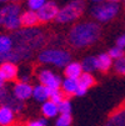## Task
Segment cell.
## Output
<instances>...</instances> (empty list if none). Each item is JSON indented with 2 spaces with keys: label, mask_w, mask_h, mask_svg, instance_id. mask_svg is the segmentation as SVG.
Wrapping results in <instances>:
<instances>
[{
  "label": "cell",
  "mask_w": 125,
  "mask_h": 126,
  "mask_svg": "<svg viewBox=\"0 0 125 126\" xmlns=\"http://www.w3.org/2000/svg\"><path fill=\"white\" fill-rule=\"evenodd\" d=\"M20 21H21V26H24L25 29L35 28V26L39 24V17H38L36 11L26 10V11L21 13V15H20Z\"/></svg>",
  "instance_id": "cell-13"
},
{
  "label": "cell",
  "mask_w": 125,
  "mask_h": 126,
  "mask_svg": "<svg viewBox=\"0 0 125 126\" xmlns=\"http://www.w3.org/2000/svg\"><path fill=\"white\" fill-rule=\"evenodd\" d=\"M101 126H125V107H119L111 112Z\"/></svg>",
  "instance_id": "cell-11"
},
{
  "label": "cell",
  "mask_w": 125,
  "mask_h": 126,
  "mask_svg": "<svg viewBox=\"0 0 125 126\" xmlns=\"http://www.w3.org/2000/svg\"><path fill=\"white\" fill-rule=\"evenodd\" d=\"M96 59H98V70L104 71V73H105V71H108L113 66V64H114V60L109 56L108 52L100 54V55L96 56Z\"/></svg>",
  "instance_id": "cell-18"
},
{
  "label": "cell",
  "mask_w": 125,
  "mask_h": 126,
  "mask_svg": "<svg viewBox=\"0 0 125 126\" xmlns=\"http://www.w3.org/2000/svg\"><path fill=\"white\" fill-rule=\"evenodd\" d=\"M124 5H125V0H124Z\"/></svg>",
  "instance_id": "cell-36"
},
{
  "label": "cell",
  "mask_w": 125,
  "mask_h": 126,
  "mask_svg": "<svg viewBox=\"0 0 125 126\" xmlns=\"http://www.w3.org/2000/svg\"><path fill=\"white\" fill-rule=\"evenodd\" d=\"M91 1H93V3H96V4H101L104 0H91Z\"/></svg>",
  "instance_id": "cell-33"
},
{
  "label": "cell",
  "mask_w": 125,
  "mask_h": 126,
  "mask_svg": "<svg viewBox=\"0 0 125 126\" xmlns=\"http://www.w3.org/2000/svg\"><path fill=\"white\" fill-rule=\"evenodd\" d=\"M14 126H21V125H14Z\"/></svg>",
  "instance_id": "cell-35"
},
{
  "label": "cell",
  "mask_w": 125,
  "mask_h": 126,
  "mask_svg": "<svg viewBox=\"0 0 125 126\" xmlns=\"http://www.w3.org/2000/svg\"><path fill=\"white\" fill-rule=\"evenodd\" d=\"M38 60L41 64H50L58 67H65L69 63H71V55L65 49L49 47V49L40 50Z\"/></svg>",
  "instance_id": "cell-3"
},
{
  "label": "cell",
  "mask_w": 125,
  "mask_h": 126,
  "mask_svg": "<svg viewBox=\"0 0 125 126\" xmlns=\"http://www.w3.org/2000/svg\"><path fill=\"white\" fill-rule=\"evenodd\" d=\"M20 0H0V3H11V4H16Z\"/></svg>",
  "instance_id": "cell-31"
},
{
  "label": "cell",
  "mask_w": 125,
  "mask_h": 126,
  "mask_svg": "<svg viewBox=\"0 0 125 126\" xmlns=\"http://www.w3.org/2000/svg\"><path fill=\"white\" fill-rule=\"evenodd\" d=\"M38 79H39L41 85H44V86H46V87H49L51 90L60 89L61 82H63L60 76L54 74L49 69H39L38 70Z\"/></svg>",
  "instance_id": "cell-7"
},
{
  "label": "cell",
  "mask_w": 125,
  "mask_h": 126,
  "mask_svg": "<svg viewBox=\"0 0 125 126\" xmlns=\"http://www.w3.org/2000/svg\"><path fill=\"white\" fill-rule=\"evenodd\" d=\"M58 13H59V8L55 1H46L36 11L38 17H39V23H49L51 20H54Z\"/></svg>",
  "instance_id": "cell-8"
},
{
  "label": "cell",
  "mask_w": 125,
  "mask_h": 126,
  "mask_svg": "<svg viewBox=\"0 0 125 126\" xmlns=\"http://www.w3.org/2000/svg\"><path fill=\"white\" fill-rule=\"evenodd\" d=\"M45 3L46 0H28V6H29V10L38 11Z\"/></svg>",
  "instance_id": "cell-28"
},
{
  "label": "cell",
  "mask_w": 125,
  "mask_h": 126,
  "mask_svg": "<svg viewBox=\"0 0 125 126\" xmlns=\"http://www.w3.org/2000/svg\"><path fill=\"white\" fill-rule=\"evenodd\" d=\"M80 64H81V67H83L84 73L90 74V73H93V71L98 70V59H96V56H88Z\"/></svg>",
  "instance_id": "cell-20"
},
{
  "label": "cell",
  "mask_w": 125,
  "mask_h": 126,
  "mask_svg": "<svg viewBox=\"0 0 125 126\" xmlns=\"http://www.w3.org/2000/svg\"><path fill=\"white\" fill-rule=\"evenodd\" d=\"M108 54H109V56H110L113 60H115V61L125 56V51H124V49H121V47H119V46H114V47H111V49L109 50Z\"/></svg>",
  "instance_id": "cell-26"
},
{
  "label": "cell",
  "mask_w": 125,
  "mask_h": 126,
  "mask_svg": "<svg viewBox=\"0 0 125 126\" xmlns=\"http://www.w3.org/2000/svg\"><path fill=\"white\" fill-rule=\"evenodd\" d=\"M50 95H51V89H49L41 84L33 87V97L36 101L45 102V101L50 100Z\"/></svg>",
  "instance_id": "cell-14"
},
{
  "label": "cell",
  "mask_w": 125,
  "mask_h": 126,
  "mask_svg": "<svg viewBox=\"0 0 125 126\" xmlns=\"http://www.w3.org/2000/svg\"><path fill=\"white\" fill-rule=\"evenodd\" d=\"M13 49V39L8 35H0V54H5Z\"/></svg>",
  "instance_id": "cell-22"
},
{
  "label": "cell",
  "mask_w": 125,
  "mask_h": 126,
  "mask_svg": "<svg viewBox=\"0 0 125 126\" xmlns=\"http://www.w3.org/2000/svg\"><path fill=\"white\" fill-rule=\"evenodd\" d=\"M41 112H43V115H44L45 117H48V119L55 117V116H58V114H59V107H58L56 104H54L53 101L48 100V101H45V102L43 104V106H41Z\"/></svg>",
  "instance_id": "cell-19"
},
{
  "label": "cell",
  "mask_w": 125,
  "mask_h": 126,
  "mask_svg": "<svg viewBox=\"0 0 125 126\" xmlns=\"http://www.w3.org/2000/svg\"><path fill=\"white\" fill-rule=\"evenodd\" d=\"M65 99V94L61 91L60 89H56V90H51V95H50V101H53L54 104L59 105L63 100Z\"/></svg>",
  "instance_id": "cell-25"
},
{
  "label": "cell",
  "mask_w": 125,
  "mask_h": 126,
  "mask_svg": "<svg viewBox=\"0 0 125 126\" xmlns=\"http://www.w3.org/2000/svg\"><path fill=\"white\" fill-rule=\"evenodd\" d=\"M18 66L11 63H3L0 64V75L5 81H13L18 78Z\"/></svg>",
  "instance_id": "cell-12"
},
{
  "label": "cell",
  "mask_w": 125,
  "mask_h": 126,
  "mask_svg": "<svg viewBox=\"0 0 125 126\" xmlns=\"http://www.w3.org/2000/svg\"><path fill=\"white\" fill-rule=\"evenodd\" d=\"M106 1H109V3H118V1H120V0H106Z\"/></svg>",
  "instance_id": "cell-34"
},
{
  "label": "cell",
  "mask_w": 125,
  "mask_h": 126,
  "mask_svg": "<svg viewBox=\"0 0 125 126\" xmlns=\"http://www.w3.org/2000/svg\"><path fill=\"white\" fill-rule=\"evenodd\" d=\"M85 10V0H73L64 8L59 9V13L55 17L56 23L68 24L76 20Z\"/></svg>",
  "instance_id": "cell-5"
},
{
  "label": "cell",
  "mask_w": 125,
  "mask_h": 126,
  "mask_svg": "<svg viewBox=\"0 0 125 126\" xmlns=\"http://www.w3.org/2000/svg\"><path fill=\"white\" fill-rule=\"evenodd\" d=\"M26 126H46V120L45 119H38V120H33L26 124Z\"/></svg>",
  "instance_id": "cell-29"
},
{
  "label": "cell",
  "mask_w": 125,
  "mask_h": 126,
  "mask_svg": "<svg viewBox=\"0 0 125 126\" xmlns=\"http://www.w3.org/2000/svg\"><path fill=\"white\" fill-rule=\"evenodd\" d=\"M59 112L60 114H68V115H71V110H73V106H71V102L69 99H64L59 105Z\"/></svg>",
  "instance_id": "cell-24"
},
{
  "label": "cell",
  "mask_w": 125,
  "mask_h": 126,
  "mask_svg": "<svg viewBox=\"0 0 125 126\" xmlns=\"http://www.w3.org/2000/svg\"><path fill=\"white\" fill-rule=\"evenodd\" d=\"M78 90V80L76 79H69L66 78L65 80H63L61 82V91L65 95H75Z\"/></svg>",
  "instance_id": "cell-17"
},
{
  "label": "cell",
  "mask_w": 125,
  "mask_h": 126,
  "mask_svg": "<svg viewBox=\"0 0 125 126\" xmlns=\"http://www.w3.org/2000/svg\"><path fill=\"white\" fill-rule=\"evenodd\" d=\"M116 46H119L121 49H125V34L120 35V36L116 39Z\"/></svg>",
  "instance_id": "cell-30"
},
{
  "label": "cell",
  "mask_w": 125,
  "mask_h": 126,
  "mask_svg": "<svg viewBox=\"0 0 125 126\" xmlns=\"http://www.w3.org/2000/svg\"><path fill=\"white\" fill-rule=\"evenodd\" d=\"M20 5L19 4H8L0 9V25L6 30L18 31L21 26L20 21Z\"/></svg>",
  "instance_id": "cell-4"
},
{
  "label": "cell",
  "mask_w": 125,
  "mask_h": 126,
  "mask_svg": "<svg viewBox=\"0 0 125 126\" xmlns=\"http://www.w3.org/2000/svg\"><path fill=\"white\" fill-rule=\"evenodd\" d=\"M4 87H5V80L0 75V89H4Z\"/></svg>",
  "instance_id": "cell-32"
},
{
  "label": "cell",
  "mask_w": 125,
  "mask_h": 126,
  "mask_svg": "<svg viewBox=\"0 0 125 126\" xmlns=\"http://www.w3.org/2000/svg\"><path fill=\"white\" fill-rule=\"evenodd\" d=\"M11 94L18 100L25 101V100L30 99V96H33V86L30 84H26V82L18 81L14 85V87H13V93Z\"/></svg>",
  "instance_id": "cell-9"
},
{
  "label": "cell",
  "mask_w": 125,
  "mask_h": 126,
  "mask_svg": "<svg viewBox=\"0 0 125 126\" xmlns=\"http://www.w3.org/2000/svg\"><path fill=\"white\" fill-rule=\"evenodd\" d=\"M124 107H125V102H124Z\"/></svg>",
  "instance_id": "cell-37"
},
{
  "label": "cell",
  "mask_w": 125,
  "mask_h": 126,
  "mask_svg": "<svg viewBox=\"0 0 125 126\" xmlns=\"http://www.w3.org/2000/svg\"><path fill=\"white\" fill-rule=\"evenodd\" d=\"M95 84V79L91 74L83 73L80 78L78 79V90H76V96H84L88 91L89 87H91Z\"/></svg>",
  "instance_id": "cell-10"
},
{
  "label": "cell",
  "mask_w": 125,
  "mask_h": 126,
  "mask_svg": "<svg viewBox=\"0 0 125 126\" xmlns=\"http://www.w3.org/2000/svg\"><path fill=\"white\" fill-rule=\"evenodd\" d=\"M84 73L83 71V67H81V64L80 63H75V61H71L66 66H65V70H64V74L66 78L69 79H79L80 75Z\"/></svg>",
  "instance_id": "cell-15"
},
{
  "label": "cell",
  "mask_w": 125,
  "mask_h": 126,
  "mask_svg": "<svg viewBox=\"0 0 125 126\" xmlns=\"http://www.w3.org/2000/svg\"><path fill=\"white\" fill-rule=\"evenodd\" d=\"M3 106L10 107V109H11L15 114H16V112H21V111L24 110V102L20 101V100H18L16 97H14L13 94H10V95L8 96V99H6V101H5V104H4Z\"/></svg>",
  "instance_id": "cell-21"
},
{
  "label": "cell",
  "mask_w": 125,
  "mask_h": 126,
  "mask_svg": "<svg viewBox=\"0 0 125 126\" xmlns=\"http://www.w3.org/2000/svg\"><path fill=\"white\" fill-rule=\"evenodd\" d=\"M15 121V112L8 106H0V126H11Z\"/></svg>",
  "instance_id": "cell-16"
},
{
  "label": "cell",
  "mask_w": 125,
  "mask_h": 126,
  "mask_svg": "<svg viewBox=\"0 0 125 126\" xmlns=\"http://www.w3.org/2000/svg\"><path fill=\"white\" fill-rule=\"evenodd\" d=\"M13 49L18 51L21 60H28L35 51L40 50L46 43V35L38 28L19 29L11 35Z\"/></svg>",
  "instance_id": "cell-1"
},
{
  "label": "cell",
  "mask_w": 125,
  "mask_h": 126,
  "mask_svg": "<svg viewBox=\"0 0 125 126\" xmlns=\"http://www.w3.org/2000/svg\"><path fill=\"white\" fill-rule=\"evenodd\" d=\"M71 121H73V117L71 115L68 114H60L55 121V126H70Z\"/></svg>",
  "instance_id": "cell-23"
},
{
  "label": "cell",
  "mask_w": 125,
  "mask_h": 126,
  "mask_svg": "<svg viewBox=\"0 0 125 126\" xmlns=\"http://www.w3.org/2000/svg\"><path fill=\"white\" fill-rule=\"evenodd\" d=\"M113 67H114L115 73H116L118 75L125 76V56L121 58V59H119V60H116V61H114Z\"/></svg>",
  "instance_id": "cell-27"
},
{
  "label": "cell",
  "mask_w": 125,
  "mask_h": 126,
  "mask_svg": "<svg viewBox=\"0 0 125 126\" xmlns=\"http://www.w3.org/2000/svg\"><path fill=\"white\" fill-rule=\"evenodd\" d=\"M119 13V5L116 3H101L96 4L91 9V15L96 21L100 23H106L113 20Z\"/></svg>",
  "instance_id": "cell-6"
},
{
  "label": "cell",
  "mask_w": 125,
  "mask_h": 126,
  "mask_svg": "<svg viewBox=\"0 0 125 126\" xmlns=\"http://www.w3.org/2000/svg\"><path fill=\"white\" fill-rule=\"evenodd\" d=\"M101 35V28L95 21H81L75 24L68 34V43L74 49H84L94 45Z\"/></svg>",
  "instance_id": "cell-2"
}]
</instances>
